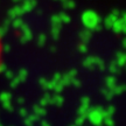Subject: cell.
Listing matches in <instances>:
<instances>
[{
  "instance_id": "1",
  "label": "cell",
  "mask_w": 126,
  "mask_h": 126,
  "mask_svg": "<svg viewBox=\"0 0 126 126\" xmlns=\"http://www.w3.org/2000/svg\"><path fill=\"white\" fill-rule=\"evenodd\" d=\"M0 62H1V40H0Z\"/></svg>"
}]
</instances>
